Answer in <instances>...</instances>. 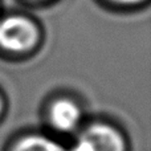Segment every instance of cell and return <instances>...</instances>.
<instances>
[{
  "mask_svg": "<svg viewBox=\"0 0 151 151\" xmlns=\"http://www.w3.org/2000/svg\"><path fill=\"white\" fill-rule=\"evenodd\" d=\"M110 1L117 3V4H121V5H135L145 1V0H110Z\"/></svg>",
  "mask_w": 151,
  "mask_h": 151,
  "instance_id": "obj_6",
  "label": "cell"
},
{
  "mask_svg": "<svg viewBox=\"0 0 151 151\" xmlns=\"http://www.w3.org/2000/svg\"><path fill=\"white\" fill-rule=\"evenodd\" d=\"M4 151H70V147L48 131L32 130L15 135Z\"/></svg>",
  "mask_w": 151,
  "mask_h": 151,
  "instance_id": "obj_4",
  "label": "cell"
},
{
  "mask_svg": "<svg viewBox=\"0 0 151 151\" xmlns=\"http://www.w3.org/2000/svg\"><path fill=\"white\" fill-rule=\"evenodd\" d=\"M7 110H8L7 97H5V94L3 93V90L0 89V122L4 119L5 114H7Z\"/></svg>",
  "mask_w": 151,
  "mask_h": 151,
  "instance_id": "obj_5",
  "label": "cell"
},
{
  "mask_svg": "<svg viewBox=\"0 0 151 151\" xmlns=\"http://www.w3.org/2000/svg\"><path fill=\"white\" fill-rule=\"evenodd\" d=\"M41 117L48 133L60 139L74 137L86 122L82 102L69 93L50 96L42 106Z\"/></svg>",
  "mask_w": 151,
  "mask_h": 151,
  "instance_id": "obj_1",
  "label": "cell"
},
{
  "mask_svg": "<svg viewBox=\"0 0 151 151\" xmlns=\"http://www.w3.org/2000/svg\"><path fill=\"white\" fill-rule=\"evenodd\" d=\"M69 147L70 151H130V142L117 123L93 119L83 123Z\"/></svg>",
  "mask_w": 151,
  "mask_h": 151,
  "instance_id": "obj_3",
  "label": "cell"
},
{
  "mask_svg": "<svg viewBox=\"0 0 151 151\" xmlns=\"http://www.w3.org/2000/svg\"><path fill=\"white\" fill-rule=\"evenodd\" d=\"M41 42V31L32 19L9 15L0 19V52L13 58L33 55Z\"/></svg>",
  "mask_w": 151,
  "mask_h": 151,
  "instance_id": "obj_2",
  "label": "cell"
}]
</instances>
